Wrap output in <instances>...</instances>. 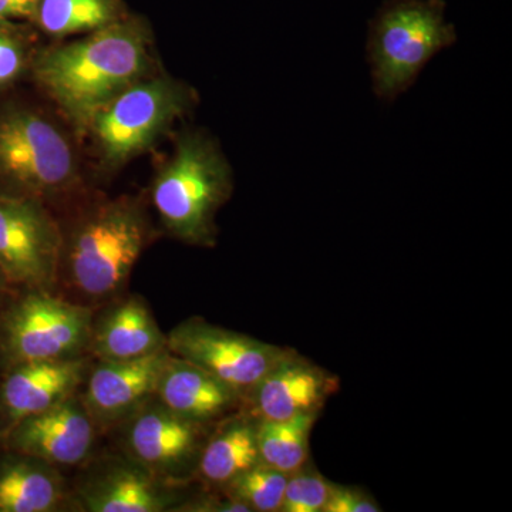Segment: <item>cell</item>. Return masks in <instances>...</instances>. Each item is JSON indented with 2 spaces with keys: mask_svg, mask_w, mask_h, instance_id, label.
<instances>
[{
  "mask_svg": "<svg viewBox=\"0 0 512 512\" xmlns=\"http://www.w3.org/2000/svg\"><path fill=\"white\" fill-rule=\"evenodd\" d=\"M150 37L143 20L124 16L76 42L43 50L33 74L77 133L87 134L101 109L148 76Z\"/></svg>",
  "mask_w": 512,
  "mask_h": 512,
  "instance_id": "obj_1",
  "label": "cell"
},
{
  "mask_svg": "<svg viewBox=\"0 0 512 512\" xmlns=\"http://www.w3.org/2000/svg\"><path fill=\"white\" fill-rule=\"evenodd\" d=\"M63 235L59 281L92 306L116 299L126 288L150 242L151 225L140 200L124 195L93 205Z\"/></svg>",
  "mask_w": 512,
  "mask_h": 512,
  "instance_id": "obj_2",
  "label": "cell"
},
{
  "mask_svg": "<svg viewBox=\"0 0 512 512\" xmlns=\"http://www.w3.org/2000/svg\"><path fill=\"white\" fill-rule=\"evenodd\" d=\"M232 187L231 167L217 143L201 131H185L154 177L151 200L171 237L214 247L215 217Z\"/></svg>",
  "mask_w": 512,
  "mask_h": 512,
  "instance_id": "obj_3",
  "label": "cell"
},
{
  "mask_svg": "<svg viewBox=\"0 0 512 512\" xmlns=\"http://www.w3.org/2000/svg\"><path fill=\"white\" fill-rule=\"evenodd\" d=\"M444 13L443 0H387L377 12L367 49L380 99L406 92L431 57L456 42Z\"/></svg>",
  "mask_w": 512,
  "mask_h": 512,
  "instance_id": "obj_4",
  "label": "cell"
},
{
  "mask_svg": "<svg viewBox=\"0 0 512 512\" xmlns=\"http://www.w3.org/2000/svg\"><path fill=\"white\" fill-rule=\"evenodd\" d=\"M0 180L15 195L42 202L69 194L80 180L79 161L69 137L40 111H0Z\"/></svg>",
  "mask_w": 512,
  "mask_h": 512,
  "instance_id": "obj_5",
  "label": "cell"
},
{
  "mask_svg": "<svg viewBox=\"0 0 512 512\" xmlns=\"http://www.w3.org/2000/svg\"><path fill=\"white\" fill-rule=\"evenodd\" d=\"M194 94L167 76L143 77L101 109L90 124L101 163L110 170L140 156L192 106Z\"/></svg>",
  "mask_w": 512,
  "mask_h": 512,
  "instance_id": "obj_6",
  "label": "cell"
},
{
  "mask_svg": "<svg viewBox=\"0 0 512 512\" xmlns=\"http://www.w3.org/2000/svg\"><path fill=\"white\" fill-rule=\"evenodd\" d=\"M94 309L56 295L28 291L0 322V348L10 366L89 355Z\"/></svg>",
  "mask_w": 512,
  "mask_h": 512,
  "instance_id": "obj_7",
  "label": "cell"
},
{
  "mask_svg": "<svg viewBox=\"0 0 512 512\" xmlns=\"http://www.w3.org/2000/svg\"><path fill=\"white\" fill-rule=\"evenodd\" d=\"M64 235L45 202L0 194V271L9 285L53 291L59 282Z\"/></svg>",
  "mask_w": 512,
  "mask_h": 512,
  "instance_id": "obj_8",
  "label": "cell"
},
{
  "mask_svg": "<svg viewBox=\"0 0 512 512\" xmlns=\"http://www.w3.org/2000/svg\"><path fill=\"white\" fill-rule=\"evenodd\" d=\"M167 349L171 355L201 367L241 397L247 396L292 350L211 325L200 318L175 326L167 335Z\"/></svg>",
  "mask_w": 512,
  "mask_h": 512,
  "instance_id": "obj_9",
  "label": "cell"
},
{
  "mask_svg": "<svg viewBox=\"0 0 512 512\" xmlns=\"http://www.w3.org/2000/svg\"><path fill=\"white\" fill-rule=\"evenodd\" d=\"M171 353L167 348L140 359L97 362L90 367L82 402L97 427L127 421L156 399L158 382Z\"/></svg>",
  "mask_w": 512,
  "mask_h": 512,
  "instance_id": "obj_10",
  "label": "cell"
},
{
  "mask_svg": "<svg viewBox=\"0 0 512 512\" xmlns=\"http://www.w3.org/2000/svg\"><path fill=\"white\" fill-rule=\"evenodd\" d=\"M154 400L127 420V450L134 463L171 483L197 457L205 424L185 420Z\"/></svg>",
  "mask_w": 512,
  "mask_h": 512,
  "instance_id": "obj_11",
  "label": "cell"
},
{
  "mask_svg": "<svg viewBox=\"0 0 512 512\" xmlns=\"http://www.w3.org/2000/svg\"><path fill=\"white\" fill-rule=\"evenodd\" d=\"M97 426L82 397L74 396L13 424L10 444L20 456L50 466H77L92 453Z\"/></svg>",
  "mask_w": 512,
  "mask_h": 512,
  "instance_id": "obj_12",
  "label": "cell"
},
{
  "mask_svg": "<svg viewBox=\"0 0 512 512\" xmlns=\"http://www.w3.org/2000/svg\"><path fill=\"white\" fill-rule=\"evenodd\" d=\"M338 379L291 350L247 394L256 420H288L318 413Z\"/></svg>",
  "mask_w": 512,
  "mask_h": 512,
  "instance_id": "obj_13",
  "label": "cell"
},
{
  "mask_svg": "<svg viewBox=\"0 0 512 512\" xmlns=\"http://www.w3.org/2000/svg\"><path fill=\"white\" fill-rule=\"evenodd\" d=\"M87 356L12 366L0 389V404L10 423L45 412L79 392L90 372Z\"/></svg>",
  "mask_w": 512,
  "mask_h": 512,
  "instance_id": "obj_14",
  "label": "cell"
},
{
  "mask_svg": "<svg viewBox=\"0 0 512 512\" xmlns=\"http://www.w3.org/2000/svg\"><path fill=\"white\" fill-rule=\"evenodd\" d=\"M167 348L150 306L141 296L119 299L93 320L89 355L97 362L140 359Z\"/></svg>",
  "mask_w": 512,
  "mask_h": 512,
  "instance_id": "obj_15",
  "label": "cell"
},
{
  "mask_svg": "<svg viewBox=\"0 0 512 512\" xmlns=\"http://www.w3.org/2000/svg\"><path fill=\"white\" fill-rule=\"evenodd\" d=\"M79 500L89 512H164L178 507L171 484L137 463L101 471L80 488Z\"/></svg>",
  "mask_w": 512,
  "mask_h": 512,
  "instance_id": "obj_16",
  "label": "cell"
},
{
  "mask_svg": "<svg viewBox=\"0 0 512 512\" xmlns=\"http://www.w3.org/2000/svg\"><path fill=\"white\" fill-rule=\"evenodd\" d=\"M156 399L185 420L207 424L228 413L241 396L201 367L171 355L158 382Z\"/></svg>",
  "mask_w": 512,
  "mask_h": 512,
  "instance_id": "obj_17",
  "label": "cell"
},
{
  "mask_svg": "<svg viewBox=\"0 0 512 512\" xmlns=\"http://www.w3.org/2000/svg\"><path fill=\"white\" fill-rule=\"evenodd\" d=\"M64 500L55 466L22 456L0 467V512H52Z\"/></svg>",
  "mask_w": 512,
  "mask_h": 512,
  "instance_id": "obj_18",
  "label": "cell"
},
{
  "mask_svg": "<svg viewBox=\"0 0 512 512\" xmlns=\"http://www.w3.org/2000/svg\"><path fill=\"white\" fill-rule=\"evenodd\" d=\"M259 461L256 423L235 420L201 448L198 474L205 483L225 487Z\"/></svg>",
  "mask_w": 512,
  "mask_h": 512,
  "instance_id": "obj_19",
  "label": "cell"
},
{
  "mask_svg": "<svg viewBox=\"0 0 512 512\" xmlns=\"http://www.w3.org/2000/svg\"><path fill=\"white\" fill-rule=\"evenodd\" d=\"M318 413L302 414L288 420L256 421L259 458L282 473H298L309 458V439Z\"/></svg>",
  "mask_w": 512,
  "mask_h": 512,
  "instance_id": "obj_20",
  "label": "cell"
},
{
  "mask_svg": "<svg viewBox=\"0 0 512 512\" xmlns=\"http://www.w3.org/2000/svg\"><path fill=\"white\" fill-rule=\"evenodd\" d=\"M120 0H40L33 19L50 36L87 35L124 18Z\"/></svg>",
  "mask_w": 512,
  "mask_h": 512,
  "instance_id": "obj_21",
  "label": "cell"
},
{
  "mask_svg": "<svg viewBox=\"0 0 512 512\" xmlns=\"http://www.w3.org/2000/svg\"><path fill=\"white\" fill-rule=\"evenodd\" d=\"M288 477V474L259 461L222 487V490L228 497L248 505L251 511L278 512L284 501Z\"/></svg>",
  "mask_w": 512,
  "mask_h": 512,
  "instance_id": "obj_22",
  "label": "cell"
},
{
  "mask_svg": "<svg viewBox=\"0 0 512 512\" xmlns=\"http://www.w3.org/2000/svg\"><path fill=\"white\" fill-rule=\"evenodd\" d=\"M329 483L318 473L301 470L286 481L281 512H322L330 494Z\"/></svg>",
  "mask_w": 512,
  "mask_h": 512,
  "instance_id": "obj_23",
  "label": "cell"
},
{
  "mask_svg": "<svg viewBox=\"0 0 512 512\" xmlns=\"http://www.w3.org/2000/svg\"><path fill=\"white\" fill-rule=\"evenodd\" d=\"M379 505L357 488L332 484L322 512H379Z\"/></svg>",
  "mask_w": 512,
  "mask_h": 512,
  "instance_id": "obj_24",
  "label": "cell"
},
{
  "mask_svg": "<svg viewBox=\"0 0 512 512\" xmlns=\"http://www.w3.org/2000/svg\"><path fill=\"white\" fill-rule=\"evenodd\" d=\"M26 56L19 40L0 28V86H5L22 73Z\"/></svg>",
  "mask_w": 512,
  "mask_h": 512,
  "instance_id": "obj_25",
  "label": "cell"
},
{
  "mask_svg": "<svg viewBox=\"0 0 512 512\" xmlns=\"http://www.w3.org/2000/svg\"><path fill=\"white\" fill-rule=\"evenodd\" d=\"M177 511H194V512H252L251 508L241 501L224 495V498H202V500L191 501L181 505Z\"/></svg>",
  "mask_w": 512,
  "mask_h": 512,
  "instance_id": "obj_26",
  "label": "cell"
},
{
  "mask_svg": "<svg viewBox=\"0 0 512 512\" xmlns=\"http://www.w3.org/2000/svg\"><path fill=\"white\" fill-rule=\"evenodd\" d=\"M40 0H0V20L33 19Z\"/></svg>",
  "mask_w": 512,
  "mask_h": 512,
  "instance_id": "obj_27",
  "label": "cell"
},
{
  "mask_svg": "<svg viewBox=\"0 0 512 512\" xmlns=\"http://www.w3.org/2000/svg\"><path fill=\"white\" fill-rule=\"evenodd\" d=\"M9 282L8 279H6V276L3 275V272L0 271V296L3 295V292L6 291V288H8Z\"/></svg>",
  "mask_w": 512,
  "mask_h": 512,
  "instance_id": "obj_28",
  "label": "cell"
},
{
  "mask_svg": "<svg viewBox=\"0 0 512 512\" xmlns=\"http://www.w3.org/2000/svg\"><path fill=\"white\" fill-rule=\"evenodd\" d=\"M9 23L5 20H0V28H8Z\"/></svg>",
  "mask_w": 512,
  "mask_h": 512,
  "instance_id": "obj_29",
  "label": "cell"
}]
</instances>
